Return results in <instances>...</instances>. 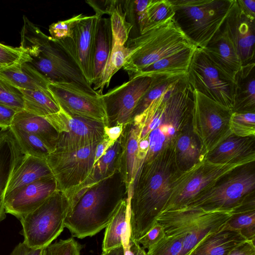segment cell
<instances>
[{"mask_svg": "<svg viewBox=\"0 0 255 255\" xmlns=\"http://www.w3.org/2000/svg\"><path fill=\"white\" fill-rule=\"evenodd\" d=\"M124 129L122 125H116L113 127H105L104 132L105 136L110 139L116 141L121 136Z\"/></svg>", "mask_w": 255, "mask_h": 255, "instance_id": "db71d44e", "label": "cell"}, {"mask_svg": "<svg viewBox=\"0 0 255 255\" xmlns=\"http://www.w3.org/2000/svg\"><path fill=\"white\" fill-rule=\"evenodd\" d=\"M17 112L12 108L0 104V128L7 129L10 128Z\"/></svg>", "mask_w": 255, "mask_h": 255, "instance_id": "c3c4849f", "label": "cell"}, {"mask_svg": "<svg viewBox=\"0 0 255 255\" xmlns=\"http://www.w3.org/2000/svg\"><path fill=\"white\" fill-rule=\"evenodd\" d=\"M234 84L232 112H255V62L242 66Z\"/></svg>", "mask_w": 255, "mask_h": 255, "instance_id": "484cf974", "label": "cell"}, {"mask_svg": "<svg viewBox=\"0 0 255 255\" xmlns=\"http://www.w3.org/2000/svg\"><path fill=\"white\" fill-rule=\"evenodd\" d=\"M27 61L28 56L20 46L14 47L0 43V69Z\"/></svg>", "mask_w": 255, "mask_h": 255, "instance_id": "f6af8a7d", "label": "cell"}, {"mask_svg": "<svg viewBox=\"0 0 255 255\" xmlns=\"http://www.w3.org/2000/svg\"><path fill=\"white\" fill-rule=\"evenodd\" d=\"M255 158V136L242 137L231 134L205 156L204 159L218 164Z\"/></svg>", "mask_w": 255, "mask_h": 255, "instance_id": "603a6c76", "label": "cell"}, {"mask_svg": "<svg viewBox=\"0 0 255 255\" xmlns=\"http://www.w3.org/2000/svg\"><path fill=\"white\" fill-rule=\"evenodd\" d=\"M112 46L110 18L100 17L97 25L94 55L93 84L99 80L109 59Z\"/></svg>", "mask_w": 255, "mask_h": 255, "instance_id": "1f68e13d", "label": "cell"}, {"mask_svg": "<svg viewBox=\"0 0 255 255\" xmlns=\"http://www.w3.org/2000/svg\"><path fill=\"white\" fill-rule=\"evenodd\" d=\"M115 142L105 136L103 140L97 144L95 152V164Z\"/></svg>", "mask_w": 255, "mask_h": 255, "instance_id": "f5cc1de1", "label": "cell"}, {"mask_svg": "<svg viewBox=\"0 0 255 255\" xmlns=\"http://www.w3.org/2000/svg\"><path fill=\"white\" fill-rule=\"evenodd\" d=\"M82 247L74 238L59 240L46 248V255H81Z\"/></svg>", "mask_w": 255, "mask_h": 255, "instance_id": "bcb514c9", "label": "cell"}, {"mask_svg": "<svg viewBox=\"0 0 255 255\" xmlns=\"http://www.w3.org/2000/svg\"><path fill=\"white\" fill-rule=\"evenodd\" d=\"M180 173L174 148L165 150L149 161L142 163L129 201L128 228L132 240L137 242L156 223L173 182Z\"/></svg>", "mask_w": 255, "mask_h": 255, "instance_id": "6da1fadb", "label": "cell"}, {"mask_svg": "<svg viewBox=\"0 0 255 255\" xmlns=\"http://www.w3.org/2000/svg\"><path fill=\"white\" fill-rule=\"evenodd\" d=\"M173 19L197 48H203L224 22L234 0H169Z\"/></svg>", "mask_w": 255, "mask_h": 255, "instance_id": "5b68a950", "label": "cell"}, {"mask_svg": "<svg viewBox=\"0 0 255 255\" xmlns=\"http://www.w3.org/2000/svg\"><path fill=\"white\" fill-rule=\"evenodd\" d=\"M100 17L102 16L95 14L79 21L74 27L71 37L78 65L91 86L93 81L96 32Z\"/></svg>", "mask_w": 255, "mask_h": 255, "instance_id": "d6986e66", "label": "cell"}, {"mask_svg": "<svg viewBox=\"0 0 255 255\" xmlns=\"http://www.w3.org/2000/svg\"><path fill=\"white\" fill-rule=\"evenodd\" d=\"M101 255H126L124 246L122 245L109 251L103 252Z\"/></svg>", "mask_w": 255, "mask_h": 255, "instance_id": "11a10c76", "label": "cell"}, {"mask_svg": "<svg viewBox=\"0 0 255 255\" xmlns=\"http://www.w3.org/2000/svg\"><path fill=\"white\" fill-rule=\"evenodd\" d=\"M230 127L232 133L237 136H255V112H233Z\"/></svg>", "mask_w": 255, "mask_h": 255, "instance_id": "60d3db41", "label": "cell"}, {"mask_svg": "<svg viewBox=\"0 0 255 255\" xmlns=\"http://www.w3.org/2000/svg\"><path fill=\"white\" fill-rule=\"evenodd\" d=\"M0 104L17 112L24 110V99L21 90L0 77Z\"/></svg>", "mask_w": 255, "mask_h": 255, "instance_id": "b9f144b4", "label": "cell"}, {"mask_svg": "<svg viewBox=\"0 0 255 255\" xmlns=\"http://www.w3.org/2000/svg\"><path fill=\"white\" fill-rule=\"evenodd\" d=\"M10 128L23 155L46 159L54 151L42 139L32 134L22 130L13 126Z\"/></svg>", "mask_w": 255, "mask_h": 255, "instance_id": "d590c367", "label": "cell"}, {"mask_svg": "<svg viewBox=\"0 0 255 255\" xmlns=\"http://www.w3.org/2000/svg\"><path fill=\"white\" fill-rule=\"evenodd\" d=\"M131 194L122 198L109 223L106 228L102 244V251L106 252L123 245L127 234H130L128 228L129 201Z\"/></svg>", "mask_w": 255, "mask_h": 255, "instance_id": "f546056e", "label": "cell"}, {"mask_svg": "<svg viewBox=\"0 0 255 255\" xmlns=\"http://www.w3.org/2000/svg\"><path fill=\"white\" fill-rule=\"evenodd\" d=\"M11 126L35 135L55 150L58 133L43 117L22 110L16 114Z\"/></svg>", "mask_w": 255, "mask_h": 255, "instance_id": "4dcf8cb0", "label": "cell"}, {"mask_svg": "<svg viewBox=\"0 0 255 255\" xmlns=\"http://www.w3.org/2000/svg\"><path fill=\"white\" fill-rule=\"evenodd\" d=\"M121 135V150L119 157L118 171L125 183L127 193L132 194L134 182L141 164L137 159L140 129L130 123L124 127Z\"/></svg>", "mask_w": 255, "mask_h": 255, "instance_id": "44dd1931", "label": "cell"}, {"mask_svg": "<svg viewBox=\"0 0 255 255\" xmlns=\"http://www.w3.org/2000/svg\"><path fill=\"white\" fill-rule=\"evenodd\" d=\"M51 177L53 176L45 159L23 155L9 182L5 197L26 185Z\"/></svg>", "mask_w": 255, "mask_h": 255, "instance_id": "83f0119b", "label": "cell"}, {"mask_svg": "<svg viewBox=\"0 0 255 255\" xmlns=\"http://www.w3.org/2000/svg\"><path fill=\"white\" fill-rule=\"evenodd\" d=\"M89 17L80 13L64 20L58 21L50 25V37L55 40L71 38L74 27L80 21Z\"/></svg>", "mask_w": 255, "mask_h": 255, "instance_id": "ee69618b", "label": "cell"}, {"mask_svg": "<svg viewBox=\"0 0 255 255\" xmlns=\"http://www.w3.org/2000/svg\"><path fill=\"white\" fill-rule=\"evenodd\" d=\"M234 214V210L206 211L200 208L182 207L162 212L156 223L165 236L185 235L205 230L217 231Z\"/></svg>", "mask_w": 255, "mask_h": 255, "instance_id": "4fadbf2b", "label": "cell"}, {"mask_svg": "<svg viewBox=\"0 0 255 255\" xmlns=\"http://www.w3.org/2000/svg\"><path fill=\"white\" fill-rule=\"evenodd\" d=\"M228 255H255V241L246 240L233 249Z\"/></svg>", "mask_w": 255, "mask_h": 255, "instance_id": "f907efd6", "label": "cell"}, {"mask_svg": "<svg viewBox=\"0 0 255 255\" xmlns=\"http://www.w3.org/2000/svg\"><path fill=\"white\" fill-rule=\"evenodd\" d=\"M0 77L20 90L48 89V86L51 83L26 62L0 69Z\"/></svg>", "mask_w": 255, "mask_h": 255, "instance_id": "f1b7e54d", "label": "cell"}, {"mask_svg": "<svg viewBox=\"0 0 255 255\" xmlns=\"http://www.w3.org/2000/svg\"><path fill=\"white\" fill-rule=\"evenodd\" d=\"M202 50L219 71L234 81L242 64L224 22Z\"/></svg>", "mask_w": 255, "mask_h": 255, "instance_id": "ffe728a7", "label": "cell"}, {"mask_svg": "<svg viewBox=\"0 0 255 255\" xmlns=\"http://www.w3.org/2000/svg\"><path fill=\"white\" fill-rule=\"evenodd\" d=\"M97 144L73 151L55 150L45 159L54 178L57 190L64 194L69 205L91 177Z\"/></svg>", "mask_w": 255, "mask_h": 255, "instance_id": "9c48e42d", "label": "cell"}, {"mask_svg": "<svg viewBox=\"0 0 255 255\" xmlns=\"http://www.w3.org/2000/svg\"><path fill=\"white\" fill-rule=\"evenodd\" d=\"M224 24L242 66L255 62V20L243 13L237 0H234Z\"/></svg>", "mask_w": 255, "mask_h": 255, "instance_id": "ac0fdd59", "label": "cell"}, {"mask_svg": "<svg viewBox=\"0 0 255 255\" xmlns=\"http://www.w3.org/2000/svg\"><path fill=\"white\" fill-rule=\"evenodd\" d=\"M56 191L54 177L41 179L26 185L5 197V213L18 220L40 205Z\"/></svg>", "mask_w": 255, "mask_h": 255, "instance_id": "e0dca14e", "label": "cell"}, {"mask_svg": "<svg viewBox=\"0 0 255 255\" xmlns=\"http://www.w3.org/2000/svg\"><path fill=\"white\" fill-rule=\"evenodd\" d=\"M23 154L10 128L0 130V223L6 218L4 199L9 182Z\"/></svg>", "mask_w": 255, "mask_h": 255, "instance_id": "7402d4cb", "label": "cell"}, {"mask_svg": "<svg viewBox=\"0 0 255 255\" xmlns=\"http://www.w3.org/2000/svg\"><path fill=\"white\" fill-rule=\"evenodd\" d=\"M185 235L164 236L147 252V255H180Z\"/></svg>", "mask_w": 255, "mask_h": 255, "instance_id": "7bdbcfd3", "label": "cell"}, {"mask_svg": "<svg viewBox=\"0 0 255 255\" xmlns=\"http://www.w3.org/2000/svg\"><path fill=\"white\" fill-rule=\"evenodd\" d=\"M164 236L163 228L161 225L156 223L137 242L144 251L146 250L147 252Z\"/></svg>", "mask_w": 255, "mask_h": 255, "instance_id": "7dc6e473", "label": "cell"}, {"mask_svg": "<svg viewBox=\"0 0 255 255\" xmlns=\"http://www.w3.org/2000/svg\"><path fill=\"white\" fill-rule=\"evenodd\" d=\"M254 161L255 158L218 164L204 159L177 177L162 212L186 206L200 193L230 172Z\"/></svg>", "mask_w": 255, "mask_h": 255, "instance_id": "30bf717a", "label": "cell"}, {"mask_svg": "<svg viewBox=\"0 0 255 255\" xmlns=\"http://www.w3.org/2000/svg\"><path fill=\"white\" fill-rule=\"evenodd\" d=\"M126 43L130 53L123 69L128 77L162 58L195 46L173 18L128 39Z\"/></svg>", "mask_w": 255, "mask_h": 255, "instance_id": "277c9868", "label": "cell"}, {"mask_svg": "<svg viewBox=\"0 0 255 255\" xmlns=\"http://www.w3.org/2000/svg\"><path fill=\"white\" fill-rule=\"evenodd\" d=\"M48 89L59 105L71 116L110 127L106 105L101 95L90 92L68 82H51Z\"/></svg>", "mask_w": 255, "mask_h": 255, "instance_id": "5bb4252c", "label": "cell"}, {"mask_svg": "<svg viewBox=\"0 0 255 255\" xmlns=\"http://www.w3.org/2000/svg\"><path fill=\"white\" fill-rule=\"evenodd\" d=\"M191 124L198 138L204 158L232 133L230 120L231 110L193 90Z\"/></svg>", "mask_w": 255, "mask_h": 255, "instance_id": "8fae6325", "label": "cell"}, {"mask_svg": "<svg viewBox=\"0 0 255 255\" xmlns=\"http://www.w3.org/2000/svg\"><path fill=\"white\" fill-rule=\"evenodd\" d=\"M223 228L238 231L246 240L255 241V210L234 214Z\"/></svg>", "mask_w": 255, "mask_h": 255, "instance_id": "f35d334b", "label": "cell"}, {"mask_svg": "<svg viewBox=\"0 0 255 255\" xmlns=\"http://www.w3.org/2000/svg\"><path fill=\"white\" fill-rule=\"evenodd\" d=\"M130 53L126 45L112 43L111 52L109 59L93 89L99 94H103L105 87L108 88L113 76L122 68Z\"/></svg>", "mask_w": 255, "mask_h": 255, "instance_id": "e575fe53", "label": "cell"}, {"mask_svg": "<svg viewBox=\"0 0 255 255\" xmlns=\"http://www.w3.org/2000/svg\"><path fill=\"white\" fill-rule=\"evenodd\" d=\"M255 189L254 161L230 172L185 207L200 208L206 211L234 210L255 193Z\"/></svg>", "mask_w": 255, "mask_h": 255, "instance_id": "52a82bcc", "label": "cell"}, {"mask_svg": "<svg viewBox=\"0 0 255 255\" xmlns=\"http://www.w3.org/2000/svg\"><path fill=\"white\" fill-rule=\"evenodd\" d=\"M146 12L147 27L145 31L173 18L174 13L169 0H150Z\"/></svg>", "mask_w": 255, "mask_h": 255, "instance_id": "ab89813d", "label": "cell"}, {"mask_svg": "<svg viewBox=\"0 0 255 255\" xmlns=\"http://www.w3.org/2000/svg\"><path fill=\"white\" fill-rule=\"evenodd\" d=\"M196 48H186L162 58L130 76L129 80L140 76L186 75Z\"/></svg>", "mask_w": 255, "mask_h": 255, "instance_id": "d4e9b609", "label": "cell"}, {"mask_svg": "<svg viewBox=\"0 0 255 255\" xmlns=\"http://www.w3.org/2000/svg\"><path fill=\"white\" fill-rule=\"evenodd\" d=\"M193 89L183 76L166 91V98L157 126L147 136L149 146L143 162L160 152L174 148L178 136L191 121Z\"/></svg>", "mask_w": 255, "mask_h": 255, "instance_id": "3957f363", "label": "cell"}, {"mask_svg": "<svg viewBox=\"0 0 255 255\" xmlns=\"http://www.w3.org/2000/svg\"><path fill=\"white\" fill-rule=\"evenodd\" d=\"M237 2L244 14L255 20V0H237Z\"/></svg>", "mask_w": 255, "mask_h": 255, "instance_id": "816d5d0a", "label": "cell"}, {"mask_svg": "<svg viewBox=\"0 0 255 255\" xmlns=\"http://www.w3.org/2000/svg\"><path fill=\"white\" fill-rule=\"evenodd\" d=\"M20 46L28 56L26 62L51 82H68L98 94L87 82L77 63L50 36L23 16Z\"/></svg>", "mask_w": 255, "mask_h": 255, "instance_id": "7a4b0ae2", "label": "cell"}, {"mask_svg": "<svg viewBox=\"0 0 255 255\" xmlns=\"http://www.w3.org/2000/svg\"><path fill=\"white\" fill-rule=\"evenodd\" d=\"M46 248L32 249L20 242L14 247L10 255H46Z\"/></svg>", "mask_w": 255, "mask_h": 255, "instance_id": "681fc988", "label": "cell"}, {"mask_svg": "<svg viewBox=\"0 0 255 255\" xmlns=\"http://www.w3.org/2000/svg\"><path fill=\"white\" fill-rule=\"evenodd\" d=\"M121 150V137L109 148L94 165L87 187L90 188L106 181L118 171L119 157Z\"/></svg>", "mask_w": 255, "mask_h": 255, "instance_id": "836d02e7", "label": "cell"}, {"mask_svg": "<svg viewBox=\"0 0 255 255\" xmlns=\"http://www.w3.org/2000/svg\"><path fill=\"white\" fill-rule=\"evenodd\" d=\"M152 81L153 77H136L102 94L109 124L111 123L115 126L125 127L129 124L138 102L150 87Z\"/></svg>", "mask_w": 255, "mask_h": 255, "instance_id": "9a60e30c", "label": "cell"}, {"mask_svg": "<svg viewBox=\"0 0 255 255\" xmlns=\"http://www.w3.org/2000/svg\"><path fill=\"white\" fill-rule=\"evenodd\" d=\"M183 76L185 75L152 76L153 81L151 85L138 102L133 113L132 118L141 113L153 101L159 97L172 84L176 83Z\"/></svg>", "mask_w": 255, "mask_h": 255, "instance_id": "8d00e7d4", "label": "cell"}, {"mask_svg": "<svg viewBox=\"0 0 255 255\" xmlns=\"http://www.w3.org/2000/svg\"><path fill=\"white\" fill-rule=\"evenodd\" d=\"M20 90L23 96L24 110L45 119L60 111V106L48 89Z\"/></svg>", "mask_w": 255, "mask_h": 255, "instance_id": "d6a6232c", "label": "cell"}, {"mask_svg": "<svg viewBox=\"0 0 255 255\" xmlns=\"http://www.w3.org/2000/svg\"><path fill=\"white\" fill-rule=\"evenodd\" d=\"M175 162L180 172L203 160L200 142L193 131L191 121L180 133L174 146Z\"/></svg>", "mask_w": 255, "mask_h": 255, "instance_id": "4316f807", "label": "cell"}, {"mask_svg": "<svg viewBox=\"0 0 255 255\" xmlns=\"http://www.w3.org/2000/svg\"><path fill=\"white\" fill-rule=\"evenodd\" d=\"M61 109L65 125L64 131L58 134L55 150H78L98 144L105 137V126L103 124L72 116Z\"/></svg>", "mask_w": 255, "mask_h": 255, "instance_id": "2e32d148", "label": "cell"}, {"mask_svg": "<svg viewBox=\"0 0 255 255\" xmlns=\"http://www.w3.org/2000/svg\"><path fill=\"white\" fill-rule=\"evenodd\" d=\"M64 194L56 191L36 208L18 219L23 242L32 249L45 248L62 232L69 210Z\"/></svg>", "mask_w": 255, "mask_h": 255, "instance_id": "ba28073f", "label": "cell"}, {"mask_svg": "<svg viewBox=\"0 0 255 255\" xmlns=\"http://www.w3.org/2000/svg\"><path fill=\"white\" fill-rule=\"evenodd\" d=\"M186 77L193 90L232 111L234 81L212 64L202 49H195Z\"/></svg>", "mask_w": 255, "mask_h": 255, "instance_id": "7c38bea8", "label": "cell"}, {"mask_svg": "<svg viewBox=\"0 0 255 255\" xmlns=\"http://www.w3.org/2000/svg\"><path fill=\"white\" fill-rule=\"evenodd\" d=\"M117 0L110 14L112 43L125 45L129 39V33L133 27L127 19L126 13Z\"/></svg>", "mask_w": 255, "mask_h": 255, "instance_id": "74e56055", "label": "cell"}, {"mask_svg": "<svg viewBox=\"0 0 255 255\" xmlns=\"http://www.w3.org/2000/svg\"><path fill=\"white\" fill-rule=\"evenodd\" d=\"M106 181L89 189L69 211L65 222L72 237H92L106 228L122 199L112 200Z\"/></svg>", "mask_w": 255, "mask_h": 255, "instance_id": "8992f818", "label": "cell"}, {"mask_svg": "<svg viewBox=\"0 0 255 255\" xmlns=\"http://www.w3.org/2000/svg\"><path fill=\"white\" fill-rule=\"evenodd\" d=\"M246 240L240 232L222 228L206 236L187 255H228Z\"/></svg>", "mask_w": 255, "mask_h": 255, "instance_id": "cb8c5ba5", "label": "cell"}]
</instances>
